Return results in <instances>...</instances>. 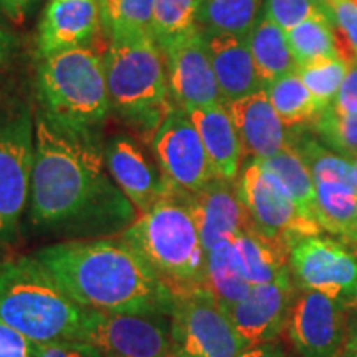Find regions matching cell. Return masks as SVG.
<instances>
[{"mask_svg": "<svg viewBox=\"0 0 357 357\" xmlns=\"http://www.w3.org/2000/svg\"><path fill=\"white\" fill-rule=\"evenodd\" d=\"M100 134L35 118L29 218L38 230L108 238L128 229L134 207L111 182Z\"/></svg>", "mask_w": 357, "mask_h": 357, "instance_id": "obj_1", "label": "cell"}, {"mask_svg": "<svg viewBox=\"0 0 357 357\" xmlns=\"http://www.w3.org/2000/svg\"><path fill=\"white\" fill-rule=\"evenodd\" d=\"M35 257L86 310L171 316L172 293L123 238L58 242Z\"/></svg>", "mask_w": 357, "mask_h": 357, "instance_id": "obj_2", "label": "cell"}, {"mask_svg": "<svg viewBox=\"0 0 357 357\" xmlns=\"http://www.w3.org/2000/svg\"><path fill=\"white\" fill-rule=\"evenodd\" d=\"M121 238L139 253L174 298L208 288L207 252L182 192H169L141 213Z\"/></svg>", "mask_w": 357, "mask_h": 357, "instance_id": "obj_3", "label": "cell"}, {"mask_svg": "<svg viewBox=\"0 0 357 357\" xmlns=\"http://www.w3.org/2000/svg\"><path fill=\"white\" fill-rule=\"evenodd\" d=\"M89 311L35 255L0 261V321L37 344L79 342Z\"/></svg>", "mask_w": 357, "mask_h": 357, "instance_id": "obj_4", "label": "cell"}, {"mask_svg": "<svg viewBox=\"0 0 357 357\" xmlns=\"http://www.w3.org/2000/svg\"><path fill=\"white\" fill-rule=\"evenodd\" d=\"M111 109L153 139L174 106L167 58L154 38L109 40L102 53Z\"/></svg>", "mask_w": 357, "mask_h": 357, "instance_id": "obj_5", "label": "cell"}, {"mask_svg": "<svg viewBox=\"0 0 357 357\" xmlns=\"http://www.w3.org/2000/svg\"><path fill=\"white\" fill-rule=\"evenodd\" d=\"M37 88L43 113L63 126L98 132L111 111L102 53L93 45L43 58Z\"/></svg>", "mask_w": 357, "mask_h": 357, "instance_id": "obj_6", "label": "cell"}, {"mask_svg": "<svg viewBox=\"0 0 357 357\" xmlns=\"http://www.w3.org/2000/svg\"><path fill=\"white\" fill-rule=\"evenodd\" d=\"M35 118L26 106L0 111V247L15 242L30 197Z\"/></svg>", "mask_w": 357, "mask_h": 357, "instance_id": "obj_7", "label": "cell"}, {"mask_svg": "<svg viewBox=\"0 0 357 357\" xmlns=\"http://www.w3.org/2000/svg\"><path fill=\"white\" fill-rule=\"evenodd\" d=\"M171 333L178 357H238L247 349L229 312L208 288L174 298Z\"/></svg>", "mask_w": 357, "mask_h": 357, "instance_id": "obj_8", "label": "cell"}, {"mask_svg": "<svg viewBox=\"0 0 357 357\" xmlns=\"http://www.w3.org/2000/svg\"><path fill=\"white\" fill-rule=\"evenodd\" d=\"M238 197L258 234L280 240L291 247L303 236L321 235L318 220L300 211L284 185L258 160L245 164L238 182Z\"/></svg>", "mask_w": 357, "mask_h": 357, "instance_id": "obj_9", "label": "cell"}, {"mask_svg": "<svg viewBox=\"0 0 357 357\" xmlns=\"http://www.w3.org/2000/svg\"><path fill=\"white\" fill-rule=\"evenodd\" d=\"M79 342L101 357H169L174 354L171 316L91 310Z\"/></svg>", "mask_w": 357, "mask_h": 357, "instance_id": "obj_10", "label": "cell"}, {"mask_svg": "<svg viewBox=\"0 0 357 357\" xmlns=\"http://www.w3.org/2000/svg\"><path fill=\"white\" fill-rule=\"evenodd\" d=\"M289 270L298 288L314 289L346 307H357V257L337 240L303 236L289 248Z\"/></svg>", "mask_w": 357, "mask_h": 357, "instance_id": "obj_11", "label": "cell"}, {"mask_svg": "<svg viewBox=\"0 0 357 357\" xmlns=\"http://www.w3.org/2000/svg\"><path fill=\"white\" fill-rule=\"evenodd\" d=\"M149 146L169 189L174 192L195 194L215 178L199 131L189 114L177 106L160 123Z\"/></svg>", "mask_w": 357, "mask_h": 357, "instance_id": "obj_12", "label": "cell"}, {"mask_svg": "<svg viewBox=\"0 0 357 357\" xmlns=\"http://www.w3.org/2000/svg\"><path fill=\"white\" fill-rule=\"evenodd\" d=\"M346 306L314 289L298 288L287 329L300 357H341L347 336Z\"/></svg>", "mask_w": 357, "mask_h": 357, "instance_id": "obj_13", "label": "cell"}, {"mask_svg": "<svg viewBox=\"0 0 357 357\" xmlns=\"http://www.w3.org/2000/svg\"><path fill=\"white\" fill-rule=\"evenodd\" d=\"M169 89L172 102L185 113L195 108L225 105L213 71L207 37L200 26L169 45Z\"/></svg>", "mask_w": 357, "mask_h": 357, "instance_id": "obj_14", "label": "cell"}, {"mask_svg": "<svg viewBox=\"0 0 357 357\" xmlns=\"http://www.w3.org/2000/svg\"><path fill=\"white\" fill-rule=\"evenodd\" d=\"M296 291L289 270L271 283L252 287L242 301L227 310L245 346H260L280 337L287 329Z\"/></svg>", "mask_w": 357, "mask_h": 357, "instance_id": "obj_15", "label": "cell"}, {"mask_svg": "<svg viewBox=\"0 0 357 357\" xmlns=\"http://www.w3.org/2000/svg\"><path fill=\"white\" fill-rule=\"evenodd\" d=\"M105 162L114 184L139 213L171 192L155 159L128 134H116L105 142Z\"/></svg>", "mask_w": 357, "mask_h": 357, "instance_id": "obj_16", "label": "cell"}, {"mask_svg": "<svg viewBox=\"0 0 357 357\" xmlns=\"http://www.w3.org/2000/svg\"><path fill=\"white\" fill-rule=\"evenodd\" d=\"M184 197L197 223L205 252L252 229L235 182L215 177L204 189L195 194H184Z\"/></svg>", "mask_w": 357, "mask_h": 357, "instance_id": "obj_17", "label": "cell"}, {"mask_svg": "<svg viewBox=\"0 0 357 357\" xmlns=\"http://www.w3.org/2000/svg\"><path fill=\"white\" fill-rule=\"evenodd\" d=\"M101 30V0H50L38 24V53L47 58L91 45Z\"/></svg>", "mask_w": 357, "mask_h": 357, "instance_id": "obj_18", "label": "cell"}, {"mask_svg": "<svg viewBox=\"0 0 357 357\" xmlns=\"http://www.w3.org/2000/svg\"><path fill=\"white\" fill-rule=\"evenodd\" d=\"M242 142L243 158L263 160L289 144L287 128L271 105L265 88L225 105Z\"/></svg>", "mask_w": 357, "mask_h": 357, "instance_id": "obj_19", "label": "cell"}, {"mask_svg": "<svg viewBox=\"0 0 357 357\" xmlns=\"http://www.w3.org/2000/svg\"><path fill=\"white\" fill-rule=\"evenodd\" d=\"M223 102H230L265 88L258 78L247 37L205 33Z\"/></svg>", "mask_w": 357, "mask_h": 357, "instance_id": "obj_20", "label": "cell"}, {"mask_svg": "<svg viewBox=\"0 0 357 357\" xmlns=\"http://www.w3.org/2000/svg\"><path fill=\"white\" fill-rule=\"evenodd\" d=\"M187 114L199 131L215 177L235 182L240 172L243 151L225 105L195 108L187 111Z\"/></svg>", "mask_w": 357, "mask_h": 357, "instance_id": "obj_21", "label": "cell"}, {"mask_svg": "<svg viewBox=\"0 0 357 357\" xmlns=\"http://www.w3.org/2000/svg\"><path fill=\"white\" fill-rule=\"evenodd\" d=\"M289 245L250 229L231 238L234 261L252 287L271 283L289 271Z\"/></svg>", "mask_w": 357, "mask_h": 357, "instance_id": "obj_22", "label": "cell"}, {"mask_svg": "<svg viewBox=\"0 0 357 357\" xmlns=\"http://www.w3.org/2000/svg\"><path fill=\"white\" fill-rule=\"evenodd\" d=\"M316 220L357 250V189L344 182H314Z\"/></svg>", "mask_w": 357, "mask_h": 357, "instance_id": "obj_23", "label": "cell"}, {"mask_svg": "<svg viewBox=\"0 0 357 357\" xmlns=\"http://www.w3.org/2000/svg\"><path fill=\"white\" fill-rule=\"evenodd\" d=\"M248 43L257 75L265 88L284 75L296 71L287 32L268 17L263 15L258 19L248 35Z\"/></svg>", "mask_w": 357, "mask_h": 357, "instance_id": "obj_24", "label": "cell"}, {"mask_svg": "<svg viewBox=\"0 0 357 357\" xmlns=\"http://www.w3.org/2000/svg\"><path fill=\"white\" fill-rule=\"evenodd\" d=\"M287 38L296 68L334 56L346 58L349 61L357 60L344 37H339L336 26L329 22L328 17L303 22L301 25L287 32Z\"/></svg>", "mask_w": 357, "mask_h": 357, "instance_id": "obj_25", "label": "cell"}, {"mask_svg": "<svg viewBox=\"0 0 357 357\" xmlns=\"http://www.w3.org/2000/svg\"><path fill=\"white\" fill-rule=\"evenodd\" d=\"M258 162L284 185L300 211L316 220L314 181L298 151L291 144H288L278 154L258 160Z\"/></svg>", "mask_w": 357, "mask_h": 357, "instance_id": "obj_26", "label": "cell"}, {"mask_svg": "<svg viewBox=\"0 0 357 357\" xmlns=\"http://www.w3.org/2000/svg\"><path fill=\"white\" fill-rule=\"evenodd\" d=\"M261 0H202L199 26L205 33L247 37L260 19Z\"/></svg>", "mask_w": 357, "mask_h": 357, "instance_id": "obj_27", "label": "cell"}, {"mask_svg": "<svg viewBox=\"0 0 357 357\" xmlns=\"http://www.w3.org/2000/svg\"><path fill=\"white\" fill-rule=\"evenodd\" d=\"M155 0H101L102 30L109 40L154 38Z\"/></svg>", "mask_w": 357, "mask_h": 357, "instance_id": "obj_28", "label": "cell"}, {"mask_svg": "<svg viewBox=\"0 0 357 357\" xmlns=\"http://www.w3.org/2000/svg\"><path fill=\"white\" fill-rule=\"evenodd\" d=\"M271 105L287 129L312 123L321 108L296 71L284 75L265 88Z\"/></svg>", "mask_w": 357, "mask_h": 357, "instance_id": "obj_29", "label": "cell"}, {"mask_svg": "<svg viewBox=\"0 0 357 357\" xmlns=\"http://www.w3.org/2000/svg\"><path fill=\"white\" fill-rule=\"evenodd\" d=\"M207 287L225 311L242 301L252 289V284L236 270L231 240H223L207 252Z\"/></svg>", "mask_w": 357, "mask_h": 357, "instance_id": "obj_30", "label": "cell"}, {"mask_svg": "<svg viewBox=\"0 0 357 357\" xmlns=\"http://www.w3.org/2000/svg\"><path fill=\"white\" fill-rule=\"evenodd\" d=\"M289 144L305 160L314 182H344L357 189V176L351 160L333 153L310 136H296L289 139Z\"/></svg>", "mask_w": 357, "mask_h": 357, "instance_id": "obj_31", "label": "cell"}, {"mask_svg": "<svg viewBox=\"0 0 357 357\" xmlns=\"http://www.w3.org/2000/svg\"><path fill=\"white\" fill-rule=\"evenodd\" d=\"M202 0H155L154 40L162 50L199 26V8Z\"/></svg>", "mask_w": 357, "mask_h": 357, "instance_id": "obj_32", "label": "cell"}, {"mask_svg": "<svg viewBox=\"0 0 357 357\" xmlns=\"http://www.w3.org/2000/svg\"><path fill=\"white\" fill-rule=\"evenodd\" d=\"M354 61L346 58L334 56L324 60L312 61V63L298 66L296 73L300 75L303 83L310 89L321 111L329 108L336 100L339 88L344 82L347 71Z\"/></svg>", "mask_w": 357, "mask_h": 357, "instance_id": "obj_33", "label": "cell"}, {"mask_svg": "<svg viewBox=\"0 0 357 357\" xmlns=\"http://www.w3.org/2000/svg\"><path fill=\"white\" fill-rule=\"evenodd\" d=\"M326 147L347 160L357 159V114L337 113L333 106L311 123Z\"/></svg>", "mask_w": 357, "mask_h": 357, "instance_id": "obj_34", "label": "cell"}, {"mask_svg": "<svg viewBox=\"0 0 357 357\" xmlns=\"http://www.w3.org/2000/svg\"><path fill=\"white\" fill-rule=\"evenodd\" d=\"M265 17L275 22L284 32L303 22L321 19L326 13L312 0H265Z\"/></svg>", "mask_w": 357, "mask_h": 357, "instance_id": "obj_35", "label": "cell"}, {"mask_svg": "<svg viewBox=\"0 0 357 357\" xmlns=\"http://www.w3.org/2000/svg\"><path fill=\"white\" fill-rule=\"evenodd\" d=\"M331 24L357 58V0H331Z\"/></svg>", "mask_w": 357, "mask_h": 357, "instance_id": "obj_36", "label": "cell"}, {"mask_svg": "<svg viewBox=\"0 0 357 357\" xmlns=\"http://www.w3.org/2000/svg\"><path fill=\"white\" fill-rule=\"evenodd\" d=\"M37 342L0 321V357H37Z\"/></svg>", "mask_w": 357, "mask_h": 357, "instance_id": "obj_37", "label": "cell"}, {"mask_svg": "<svg viewBox=\"0 0 357 357\" xmlns=\"http://www.w3.org/2000/svg\"><path fill=\"white\" fill-rule=\"evenodd\" d=\"M37 357H101L91 346L78 341H58L40 344Z\"/></svg>", "mask_w": 357, "mask_h": 357, "instance_id": "obj_38", "label": "cell"}, {"mask_svg": "<svg viewBox=\"0 0 357 357\" xmlns=\"http://www.w3.org/2000/svg\"><path fill=\"white\" fill-rule=\"evenodd\" d=\"M331 106L337 113L357 114V61L351 65Z\"/></svg>", "mask_w": 357, "mask_h": 357, "instance_id": "obj_39", "label": "cell"}, {"mask_svg": "<svg viewBox=\"0 0 357 357\" xmlns=\"http://www.w3.org/2000/svg\"><path fill=\"white\" fill-rule=\"evenodd\" d=\"M38 0H0V10L15 24H22L30 15Z\"/></svg>", "mask_w": 357, "mask_h": 357, "instance_id": "obj_40", "label": "cell"}, {"mask_svg": "<svg viewBox=\"0 0 357 357\" xmlns=\"http://www.w3.org/2000/svg\"><path fill=\"white\" fill-rule=\"evenodd\" d=\"M238 357H293L280 342H265L260 346H250Z\"/></svg>", "mask_w": 357, "mask_h": 357, "instance_id": "obj_41", "label": "cell"}, {"mask_svg": "<svg viewBox=\"0 0 357 357\" xmlns=\"http://www.w3.org/2000/svg\"><path fill=\"white\" fill-rule=\"evenodd\" d=\"M341 357H357V318L352 316L347 321V336Z\"/></svg>", "mask_w": 357, "mask_h": 357, "instance_id": "obj_42", "label": "cell"}, {"mask_svg": "<svg viewBox=\"0 0 357 357\" xmlns=\"http://www.w3.org/2000/svg\"><path fill=\"white\" fill-rule=\"evenodd\" d=\"M12 47H13V38L12 35L0 25V71L3 70V66L7 65L8 56L12 53Z\"/></svg>", "mask_w": 357, "mask_h": 357, "instance_id": "obj_43", "label": "cell"}, {"mask_svg": "<svg viewBox=\"0 0 357 357\" xmlns=\"http://www.w3.org/2000/svg\"><path fill=\"white\" fill-rule=\"evenodd\" d=\"M312 2L326 13V17L331 22V0H312Z\"/></svg>", "mask_w": 357, "mask_h": 357, "instance_id": "obj_44", "label": "cell"}, {"mask_svg": "<svg viewBox=\"0 0 357 357\" xmlns=\"http://www.w3.org/2000/svg\"><path fill=\"white\" fill-rule=\"evenodd\" d=\"M352 166H354V171H356V176H357V159L352 160Z\"/></svg>", "mask_w": 357, "mask_h": 357, "instance_id": "obj_45", "label": "cell"}, {"mask_svg": "<svg viewBox=\"0 0 357 357\" xmlns=\"http://www.w3.org/2000/svg\"><path fill=\"white\" fill-rule=\"evenodd\" d=\"M352 252H354V255L357 257V250H352Z\"/></svg>", "mask_w": 357, "mask_h": 357, "instance_id": "obj_46", "label": "cell"}, {"mask_svg": "<svg viewBox=\"0 0 357 357\" xmlns=\"http://www.w3.org/2000/svg\"><path fill=\"white\" fill-rule=\"evenodd\" d=\"M169 357H178L177 354H172V356H169Z\"/></svg>", "mask_w": 357, "mask_h": 357, "instance_id": "obj_47", "label": "cell"}]
</instances>
